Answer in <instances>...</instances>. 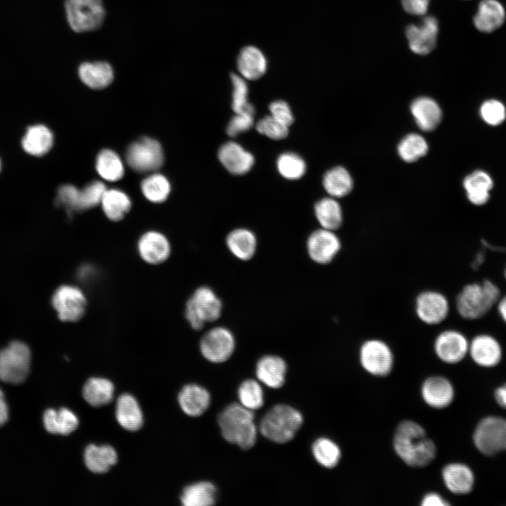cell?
<instances>
[{
  "instance_id": "6da1fadb",
  "label": "cell",
  "mask_w": 506,
  "mask_h": 506,
  "mask_svg": "<svg viewBox=\"0 0 506 506\" xmlns=\"http://www.w3.org/2000/svg\"><path fill=\"white\" fill-rule=\"evenodd\" d=\"M393 447L397 456L410 467H425L436 456L434 441L422 425L410 420H403L397 425Z\"/></svg>"
},
{
  "instance_id": "7a4b0ae2",
  "label": "cell",
  "mask_w": 506,
  "mask_h": 506,
  "mask_svg": "<svg viewBox=\"0 0 506 506\" xmlns=\"http://www.w3.org/2000/svg\"><path fill=\"white\" fill-rule=\"evenodd\" d=\"M502 294L500 287L489 278L468 282L458 292L455 308L464 320H479L495 309Z\"/></svg>"
},
{
  "instance_id": "3957f363",
  "label": "cell",
  "mask_w": 506,
  "mask_h": 506,
  "mask_svg": "<svg viewBox=\"0 0 506 506\" xmlns=\"http://www.w3.org/2000/svg\"><path fill=\"white\" fill-rule=\"evenodd\" d=\"M253 410L240 403L228 405L219 414L218 422L223 439L228 442L247 450L257 439V427Z\"/></svg>"
},
{
  "instance_id": "277c9868",
  "label": "cell",
  "mask_w": 506,
  "mask_h": 506,
  "mask_svg": "<svg viewBox=\"0 0 506 506\" xmlns=\"http://www.w3.org/2000/svg\"><path fill=\"white\" fill-rule=\"evenodd\" d=\"M302 423L303 417L300 412L287 405L278 404L264 415L259 430L268 440L285 443L294 437Z\"/></svg>"
},
{
  "instance_id": "5b68a950",
  "label": "cell",
  "mask_w": 506,
  "mask_h": 506,
  "mask_svg": "<svg viewBox=\"0 0 506 506\" xmlns=\"http://www.w3.org/2000/svg\"><path fill=\"white\" fill-rule=\"evenodd\" d=\"M222 302L209 287H198L186 305V318L195 330H200L207 322L216 320L221 316Z\"/></svg>"
},
{
  "instance_id": "8992f818",
  "label": "cell",
  "mask_w": 506,
  "mask_h": 506,
  "mask_svg": "<svg viewBox=\"0 0 506 506\" xmlns=\"http://www.w3.org/2000/svg\"><path fill=\"white\" fill-rule=\"evenodd\" d=\"M65 8L70 27L79 33L100 28L105 17L103 0H65Z\"/></svg>"
},
{
  "instance_id": "52a82bcc",
  "label": "cell",
  "mask_w": 506,
  "mask_h": 506,
  "mask_svg": "<svg viewBox=\"0 0 506 506\" xmlns=\"http://www.w3.org/2000/svg\"><path fill=\"white\" fill-rule=\"evenodd\" d=\"M358 360L366 372L379 377L388 376L394 365V354L391 346L379 338H370L362 342Z\"/></svg>"
},
{
  "instance_id": "ba28073f",
  "label": "cell",
  "mask_w": 506,
  "mask_h": 506,
  "mask_svg": "<svg viewBox=\"0 0 506 506\" xmlns=\"http://www.w3.org/2000/svg\"><path fill=\"white\" fill-rule=\"evenodd\" d=\"M31 353L27 344L15 341L0 351V379L11 384L22 383L27 377Z\"/></svg>"
},
{
  "instance_id": "9c48e42d",
  "label": "cell",
  "mask_w": 506,
  "mask_h": 506,
  "mask_svg": "<svg viewBox=\"0 0 506 506\" xmlns=\"http://www.w3.org/2000/svg\"><path fill=\"white\" fill-rule=\"evenodd\" d=\"M106 190L105 185L94 181L79 190L72 185H63L58 190L56 202L68 213L83 212L100 203Z\"/></svg>"
},
{
  "instance_id": "30bf717a",
  "label": "cell",
  "mask_w": 506,
  "mask_h": 506,
  "mask_svg": "<svg viewBox=\"0 0 506 506\" xmlns=\"http://www.w3.org/2000/svg\"><path fill=\"white\" fill-rule=\"evenodd\" d=\"M450 303L448 297L436 290H425L415 298L414 311L423 324L435 326L443 323L450 313Z\"/></svg>"
},
{
  "instance_id": "8fae6325",
  "label": "cell",
  "mask_w": 506,
  "mask_h": 506,
  "mask_svg": "<svg viewBox=\"0 0 506 506\" xmlns=\"http://www.w3.org/2000/svg\"><path fill=\"white\" fill-rule=\"evenodd\" d=\"M473 440L477 449L487 455L506 450V420L498 417L483 419L474 432Z\"/></svg>"
},
{
  "instance_id": "7c38bea8",
  "label": "cell",
  "mask_w": 506,
  "mask_h": 506,
  "mask_svg": "<svg viewBox=\"0 0 506 506\" xmlns=\"http://www.w3.org/2000/svg\"><path fill=\"white\" fill-rule=\"evenodd\" d=\"M51 303L60 320L72 323L84 316L87 305L84 292L73 285L58 287L52 296Z\"/></svg>"
},
{
  "instance_id": "4fadbf2b",
  "label": "cell",
  "mask_w": 506,
  "mask_h": 506,
  "mask_svg": "<svg viewBox=\"0 0 506 506\" xmlns=\"http://www.w3.org/2000/svg\"><path fill=\"white\" fill-rule=\"evenodd\" d=\"M130 167L138 173L154 171L163 163V152L159 142L143 137L131 143L126 154Z\"/></svg>"
},
{
  "instance_id": "5bb4252c",
  "label": "cell",
  "mask_w": 506,
  "mask_h": 506,
  "mask_svg": "<svg viewBox=\"0 0 506 506\" xmlns=\"http://www.w3.org/2000/svg\"><path fill=\"white\" fill-rule=\"evenodd\" d=\"M469 341L462 331L446 328L435 337L433 349L436 357L446 364L461 362L468 354Z\"/></svg>"
},
{
  "instance_id": "9a60e30c",
  "label": "cell",
  "mask_w": 506,
  "mask_h": 506,
  "mask_svg": "<svg viewBox=\"0 0 506 506\" xmlns=\"http://www.w3.org/2000/svg\"><path fill=\"white\" fill-rule=\"evenodd\" d=\"M342 248L341 239L334 231L320 228L313 231L306 241L310 259L320 265L330 264Z\"/></svg>"
},
{
  "instance_id": "2e32d148",
  "label": "cell",
  "mask_w": 506,
  "mask_h": 506,
  "mask_svg": "<svg viewBox=\"0 0 506 506\" xmlns=\"http://www.w3.org/2000/svg\"><path fill=\"white\" fill-rule=\"evenodd\" d=\"M235 342L233 333L224 327H216L202 337L200 349L209 361L220 363L227 361L233 353Z\"/></svg>"
},
{
  "instance_id": "e0dca14e",
  "label": "cell",
  "mask_w": 506,
  "mask_h": 506,
  "mask_svg": "<svg viewBox=\"0 0 506 506\" xmlns=\"http://www.w3.org/2000/svg\"><path fill=\"white\" fill-rule=\"evenodd\" d=\"M468 354L481 367L491 368L499 364L502 349L499 340L489 332H479L469 341Z\"/></svg>"
},
{
  "instance_id": "ac0fdd59",
  "label": "cell",
  "mask_w": 506,
  "mask_h": 506,
  "mask_svg": "<svg viewBox=\"0 0 506 506\" xmlns=\"http://www.w3.org/2000/svg\"><path fill=\"white\" fill-rule=\"evenodd\" d=\"M438 33L439 22L433 16H426L420 25H410L406 30L410 48L419 55L428 54L434 48Z\"/></svg>"
},
{
  "instance_id": "d6986e66",
  "label": "cell",
  "mask_w": 506,
  "mask_h": 506,
  "mask_svg": "<svg viewBox=\"0 0 506 506\" xmlns=\"http://www.w3.org/2000/svg\"><path fill=\"white\" fill-rule=\"evenodd\" d=\"M218 159L223 167L233 175L248 173L255 163L254 156L240 143L229 141L218 150Z\"/></svg>"
},
{
  "instance_id": "ffe728a7",
  "label": "cell",
  "mask_w": 506,
  "mask_h": 506,
  "mask_svg": "<svg viewBox=\"0 0 506 506\" xmlns=\"http://www.w3.org/2000/svg\"><path fill=\"white\" fill-rule=\"evenodd\" d=\"M420 394L424 402L435 409L448 407L454 398V389L451 382L439 375L426 378L422 384Z\"/></svg>"
},
{
  "instance_id": "44dd1931",
  "label": "cell",
  "mask_w": 506,
  "mask_h": 506,
  "mask_svg": "<svg viewBox=\"0 0 506 506\" xmlns=\"http://www.w3.org/2000/svg\"><path fill=\"white\" fill-rule=\"evenodd\" d=\"M137 249L141 258L150 264H160L165 261L171 253V245L162 233L150 231L139 238Z\"/></svg>"
},
{
  "instance_id": "7402d4cb",
  "label": "cell",
  "mask_w": 506,
  "mask_h": 506,
  "mask_svg": "<svg viewBox=\"0 0 506 506\" xmlns=\"http://www.w3.org/2000/svg\"><path fill=\"white\" fill-rule=\"evenodd\" d=\"M441 476L446 487L454 494H467L473 488V472L465 464L454 462L446 465L441 471Z\"/></svg>"
},
{
  "instance_id": "603a6c76",
  "label": "cell",
  "mask_w": 506,
  "mask_h": 506,
  "mask_svg": "<svg viewBox=\"0 0 506 506\" xmlns=\"http://www.w3.org/2000/svg\"><path fill=\"white\" fill-rule=\"evenodd\" d=\"M410 112L418 127L424 131L434 130L442 117L439 105L426 96L414 100L410 105Z\"/></svg>"
},
{
  "instance_id": "cb8c5ba5",
  "label": "cell",
  "mask_w": 506,
  "mask_h": 506,
  "mask_svg": "<svg viewBox=\"0 0 506 506\" xmlns=\"http://www.w3.org/2000/svg\"><path fill=\"white\" fill-rule=\"evenodd\" d=\"M505 20V10L498 0H482L474 16L475 27L482 32H492L498 29Z\"/></svg>"
},
{
  "instance_id": "d4e9b609",
  "label": "cell",
  "mask_w": 506,
  "mask_h": 506,
  "mask_svg": "<svg viewBox=\"0 0 506 506\" xmlns=\"http://www.w3.org/2000/svg\"><path fill=\"white\" fill-rule=\"evenodd\" d=\"M287 365L279 356L266 355L261 358L256 366L258 379L273 389H278L285 383Z\"/></svg>"
},
{
  "instance_id": "484cf974",
  "label": "cell",
  "mask_w": 506,
  "mask_h": 506,
  "mask_svg": "<svg viewBox=\"0 0 506 506\" xmlns=\"http://www.w3.org/2000/svg\"><path fill=\"white\" fill-rule=\"evenodd\" d=\"M237 66L240 75L244 79L256 80L266 73L267 60L261 50L255 46H248L240 52Z\"/></svg>"
},
{
  "instance_id": "4316f807",
  "label": "cell",
  "mask_w": 506,
  "mask_h": 506,
  "mask_svg": "<svg viewBox=\"0 0 506 506\" xmlns=\"http://www.w3.org/2000/svg\"><path fill=\"white\" fill-rule=\"evenodd\" d=\"M82 82L93 89H101L109 86L114 78L112 66L105 61L84 62L78 68Z\"/></svg>"
},
{
  "instance_id": "83f0119b",
  "label": "cell",
  "mask_w": 506,
  "mask_h": 506,
  "mask_svg": "<svg viewBox=\"0 0 506 506\" xmlns=\"http://www.w3.org/2000/svg\"><path fill=\"white\" fill-rule=\"evenodd\" d=\"M183 411L189 416L197 417L209 406L210 395L207 389L197 384L186 385L178 397Z\"/></svg>"
},
{
  "instance_id": "f1b7e54d",
  "label": "cell",
  "mask_w": 506,
  "mask_h": 506,
  "mask_svg": "<svg viewBox=\"0 0 506 506\" xmlns=\"http://www.w3.org/2000/svg\"><path fill=\"white\" fill-rule=\"evenodd\" d=\"M229 251L238 259L247 261L254 256L257 240L254 233L244 228H239L231 231L226 239Z\"/></svg>"
},
{
  "instance_id": "f546056e",
  "label": "cell",
  "mask_w": 506,
  "mask_h": 506,
  "mask_svg": "<svg viewBox=\"0 0 506 506\" xmlns=\"http://www.w3.org/2000/svg\"><path fill=\"white\" fill-rule=\"evenodd\" d=\"M116 418L129 431H136L143 424V415L136 400L129 394H122L117 401Z\"/></svg>"
},
{
  "instance_id": "4dcf8cb0",
  "label": "cell",
  "mask_w": 506,
  "mask_h": 506,
  "mask_svg": "<svg viewBox=\"0 0 506 506\" xmlns=\"http://www.w3.org/2000/svg\"><path fill=\"white\" fill-rule=\"evenodd\" d=\"M315 216L320 228L336 231L343 223V212L336 198L323 197L314 205Z\"/></svg>"
},
{
  "instance_id": "1f68e13d",
  "label": "cell",
  "mask_w": 506,
  "mask_h": 506,
  "mask_svg": "<svg viewBox=\"0 0 506 506\" xmlns=\"http://www.w3.org/2000/svg\"><path fill=\"white\" fill-rule=\"evenodd\" d=\"M44 427L51 434L67 435L78 427L79 420L70 410L61 408L58 410H46L43 416Z\"/></svg>"
},
{
  "instance_id": "d6a6232c",
  "label": "cell",
  "mask_w": 506,
  "mask_h": 506,
  "mask_svg": "<svg viewBox=\"0 0 506 506\" xmlns=\"http://www.w3.org/2000/svg\"><path fill=\"white\" fill-rule=\"evenodd\" d=\"M117 455L108 445L98 446L89 445L84 451V461L87 468L94 473H105L115 465Z\"/></svg>"
},
{
  "instance_id": "836d02e7",
  "label": "cell",
  "mask_w": 506,
  "mask_h": 506,
  "mask_svg": "<svg viewBox=\"0 0 506 506\" xmlns=\"http://www.w3.org/2000/svg\"><path fill=\"white\" fill-rule=\"evenodd\" d=\"M53 134L44 125H34L27 129L22 141L23 149L29 154L41 156L53 145Z\"/></svg>"
},
{
  "instance_id": "e575fe53",
  "label": "cell",
  "mask_w": 506,
  "mask_h": 506,
  "mask_svg": "<svg viewBox=\"0 0 506 506\" xmlns=\"http://www.w3.org/2000/svg\"><path fill=\"white\" fill-rule=\"evenodd\" d=\"M463 186L469 200L475 205H482L489 199L493 181L488 174L476 171L465 179Z\"/></svg>"
},
{
  "instance_id": "d590c367",
  "label": "cell",
  "mask_w": 506,
  "mask_h": 506,
  "mask_svg": "<svg viewBox=\"0 0 506 506\" xmlns=\"http://www.w3.org/2000/svg\"><path fill=\"white\" fill-rule=\"evenodd\" d=\"M323 186L327 194L338 198L348 195L353 186V179L343 167H335L324 174Z\"/></svg>"
},
{
  "instance_id": "8d00e7d4",
  "label": "cell",
  "mask_w": 506,
  "mask_h": 506,
  "mask_svg": "<svg viewBox=\"0 0 506 506\" xmlns=\"http://www.w3.org/2000/svg\"><path fill=\"white\" fill-rule=\"evenodd\" d=\"M216 489L208 481H200L186 486L181 494L184 506H210L215 504Z\"/></svg>"
},
{
  "instance_id": "74e56055",
  "label": "cell",
  "mask_w": 506,
  "mask_h": 506,
  "mask_svg": "<svg viewBox=\"0 0 506 506\" xmlns=\"http://www.w3.org/2000/svg\"><path fill=\"white\" fill-rule=\"evenodd\" d=\"M114 385L108 379L90 378L83 387L84 400L91 406L98 407L108 403L113 397Z\"/></svg>"
},
{
  "instance_id": "f35d334b",
  "label": "cell",
  "mask_w": 506,
  "mask_h": 506,
  "mask_svg": "<svg viewBox=\"0 0 506 506\" xmlns=\"http://www.w3.org/2000/svg\"><path fill=\"white\" fill-rule=\"evenodd\" d=\"M100 203L105 216L113 221L122 219L131 208L128 195L117 189L106 190Z\"/></svg>"
},
{
  "instance_id": "ab89813d",
  "label": "cell",
  "mask_w": 506,
  "mask_h": 506,
  "mask_svg": "<svg viewBox=\"0 0 506 506\" xmlns=\"http://www.w3.org/2000/svg\"><path fill=\"white\" fill-rule=\"evenodd\" d=\"M311 451L316 461L327 469L337 467L342 458L338 444L327 437L317 439L312 444Z\"/></svg>"
},
{
  "instance_id": "60d3db41",
  "label": "cell",
  "mask_w": 506,
  "mask_h": 506,
  "mask_svg": "<svg viewBox=\"0 0 506 506\" xmlns=\"http://www.w3.org/2000/svg\"><path fill=\"white\" fill-rule=\"evenodd\" d=\"M96 167L100 176L107 181H117L124 175L122 162L119 155L111 150L105 149L99 153Z\"/></svg>"
},
{
  "instance_id": "b9f144b4",
  "label": "cell",
  "mask_w": 506,
  "mask_h": 506,
  "mask_svg": "<svg viewBox=\"0 0 506 506\" xmlns=\"http://www.w3.org/2000/svg\"><path fill=\"white\" fill-rule=\"evenodd\" d=\"M276 168L282 177L287 180L294 181L301 179L305 174L306 164L297 153L285 152L278 157Z\"/></svg>"
},
{
  "instance_id": "7bdbcfd3",
  "label": "cell",
  "mask_w": 506,
  "mask_h": 506,
  "mask_svg": "<svg viewBox=\"0 0 506 506\" xmlns=\"http://www.w3.org/2000/svg\"><path fill=\"white\" fill-rule=\"evenodd\" d=\"M428 143L418 134H409L399 143L397 151L400 157L406 162H413L424 156L428 151Z\"/></svg>"
},
{
  "instance_id": "ee69618b",
  "label": "cell",
  "mask_w": 506,
  "mask_h": 506,
  "mask_svg": "<svg viewBox=\"0 0 506 506\" xmlns=\"http://www.w3.org/2000/svg\"><path fill=\"white\" fill-rule=\"evenodd\" d=\"M141 190L148 200L153 202H162L169 196L170 184L164 176L154 174L142 181Z\"/></svg>"
},
{
  "instance_id": "f6af8a7d",
  "label": "cell",
  "mask_w": 506,
  "mask_h": 506,
  "mask_svg": "<svg viewBox=\"0 0 506 506\" xmlns=\"http://www.w3.org/2000/svg\"><path fill=\"white\" fill-rule=\"evenodd\" d=\"M240 404L247 409L255 410L264 405V393L260 384L254 379L241 383L238 391Z\"/></svg>"
},
{
  "instance_id": "bcb514c9",
  "label": "cell",
  "mask_w": 506,
  "mask_h": 506,
  "mask_svg": "<svg viewBox=\"0 0 506 506\" xmlns=\"http://www.w3.org/2000/svg\"><path fill=\"white\" fill-rule=\"evenodd\" d=\"M231 79L233 85L231 108L234 113L255 111L248 99L249 89L246 79L234 73L231 74Z\"/></svg>"
},
{
  "instance_id": "7dc6e473",
  "label": "cell",
  "mask_w": 506,
  "mask_h": 506,
  "mask_svg": "<svg viewBox=\"0 0 506 506\" xmlns=\"http://www.w3.org/2000/svg\"><path fill=\"white\" fill-rule=\"evenodd\" d=\"M257 132L272 140H282L289 134V127L277 121L270 115L261 118L255 124Z\"/></svg>"
},
{
  "instance_id": "c3c4849f",
  "label": "cell",
  "mask_w": 506,
  "mask_h": 506,
  "mask_svg": "<svg viewBox=\"0 0 506 506\" xmlns=\"http://www.w3.org/2000/svg\"><path fill=\"white\" fill-rule=\"evenodd\" d=\"M255 111L236 112L228 122L226 133L230 137H235L249 131L254 124Z\"/></svg>"
},
{
  "instance_id": "681fc988",
  "label": "cell",
  "mask_w": 506,
  "mask_h": 506,
  "mask_svg": "<svg viewBox=\"0 0 506 506\" xmlns=\"http://www.w3.org/2000/svg\"><path fill=\"white\" fill-rule=\"evenodd\" d=\"M483 119L491 125H498L505 119V106L498 100H489L484 102L480 109Z\"/></svg>"
},
{
  "instance_id": "f907efd6",
  "label": "cell",
  "mask_w": 506,
  "mask_h": 506,
  "mask_svg": "<svg viewBox=\"0 0 506 506\" xmlns=\"http://www.w3.org/2000/svg\"><path fill=\"white\" fill-rule=\"evenodd\" d=\"M270 115L279 122L290 127L294 122V115L290 105L285 100H276L270 103Z\"/></svg>"
},
{
  "instance_id": "816d5d0a",
  "label": "cell",
  "mask_w": 506,
  "mask_h": 506,
  "mask_svg": "<svg viewBox=\"0 0 506 506\" xmlns=\"http://www.w3.org/2000/svg\"><path fill=\"white\" fill-rule=\"evenodd\" d=\"M431 0H401L404 10L412 15H424L429 5Z\"/></svg>"
},
{
  "instance_id": "f5cc1de1",
  "label": "cell",
  "mask_w": 506,
  "mask_h": 506,
  "mask_svg": "<svg viewBox=\"0 0 506 506\" xmlns=\"http://www.w3.org/2000/svg\"><path fill=\"white\" fill-rule=\"evenodd\" d=\"M420 505L422 506H447L449 502H447L441 495L435 492H429L426 493L421 499Z\"/></svg>"
},
{
  "instance_id": "db71d44e",
  "label": "cell",
  "mask_w": 506,
  "mask_h": 506,
  "mask_svg": "<svg viewBox=\"0 0 506 506\" xmlns=\"http://www.w3.org/2000/svg\"><path fill=\"white\" fill-rule=\"evenodd\" d=\"M495 308L499 318L506 325V292L502 293Z\"/></svg>"
},
{
  "instance_id": "11a10c76",
  "label": "cell",
  "mask_w": 506,
  "mask_h": 506,
  "mask_svg": "<svg viewBox=\"0 0 506 506\" xmlns=\"http://www.w3.org/2000/svg\"><path fill=\"white\" fill-rule=\"evenodd\" d=\"M8 417V406L6 403L4 395L0 389V426L5 424Z\"/></svg>"
},
{
  "instance_id": "9f6ffc18",
  "label": "cell",
  "mask_w": 506,
  "mask_h": 506,
  "mask_svg": "<svg viewBox=\"0 0 506 506\" xmlns=\"http://www.w3.org/2000/svg\"><path fill=\"white\" fill-rule=\"evenodd\" d=\"M494 395L498 405L506 408V384L498 387Z\"/></svg>"
},
{
  "instance_id": "6f0895ef",
  "label": "cell",
  "mask_w": 506,
  "mask_h": 506,
  "mask_svg": "<svg viewBox=\"0 0 506 506\" xmlns=\"http://www.w3.org/2000/svg\"><path fill=\"white\" fill-rule=\"evenodd\" d=\"M94 268L91 266L84 265L80 268L79 275L83 279L89 278L93 275Z\"/></svg>"
},
{
  "instance_id": "680465c9",
  "label": "cell",
  "mask_w": 506,
  "mask_h": 506,
  "mask_svg": "<svg viewBox=\"0 0 506 506\" xmlns=\"http://www.w3.org/2000/svg\"><path fill=\"white\" fill-rule=\"evenodd\" d=\"M503 276H504V278H505V281H506V264H505V268H504V270H503Z\"/></svg>"
},
{
  "instance_id": "91938a15",
  "label": "cell",
  "mask_w": 506,
  "mask_h": 506,
  "mask_svg": "<svg viewBox=\"0 0 506 506\" xmlns=\"http://www.w3.org/2000/svg\"><path fill=\"white\" fill-rule=\"evenodd\" d=\"M0 167H1V163H0Z\"/></svg>"
}]
</instances>
